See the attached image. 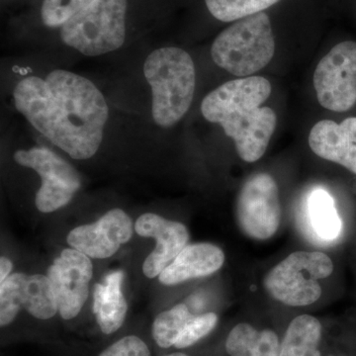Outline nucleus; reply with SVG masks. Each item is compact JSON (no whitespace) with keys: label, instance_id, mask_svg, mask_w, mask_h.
Returning <instances> with one entry per match:
<instances>
[{"label":"nucleus","instance_id":"a211bd4d","mask_svg":"<svg viewBox=\"0 0 356 356\" xmlns=\"http://www.w3.org/2000/svg\"><path fill=\"white\" fill-rule=\"evenodd\" d=\"M226 350L229 356H280V341L271 330L257 331L242 323L229 332Z\"/></svg>","mask_w":356,"mask_h":356},{"label":"nucleus","instance_id":"1a4fd4ad","mask_svg":"<svg viewBox=\"0 0 356 356\" xmlns=\"http://www.w3.org/2000/svg\"><path fill=\"white\" fill-rule=\"evenodd\" d=\"M314 88L324 108L346 112L356 103V43L341 42L318 63Z\"/></svg>","mask_w":356,"mask_h":356},{"label":"nucleus","instance_id":"6e6552de","mask_svg":"<svg viewBox=\"0 0 356 356\" xmlns=\"http://www.w3.org/2000/svg\"><path fill=\"white\" fill-rule=\"evenodd\" d=\"M236 217L241 231L252 240L275 235L281 221L280 191L268 173H257L243 184L236 199Z\"/></svg>","mask_w":356,"mask_h":356},{"label":"nucleus","instance_id":"0eeeda50","mask_svg":"<svg viewBox=\"0 0 356 356\" xmlns=\"http://www.w3.org/2000/svg\"><path fill=\"white\" fill-rule=\"evenodd\" d=\"M14 161L32 168L41 177V188L35 198L40 212L51 213L64 207L81 188V180L76 170L48 147L21 149L14 154Z\"/></svg>","mask_w":356,"mask_h":356},{"label":"nucleus","instance_id":"393cba45","mask_svg":"<svg viewBox=\"0 0 356 356\" xmlns=\"http://www.w3.org/2000/svg\"><path fill=\"white\" fill-rule=\"evenodd\" d=\"M166 356H188V355H184V353H172V355H166Z\"/></svg>","mask_w":356,"mask_h":356},{"label":"nucleus","instance_id":"f03ea898","mask_svg":"<svg viewBox=\"0 0 356 356\" xmlns=\"http://www.w3.org/2000/svg\"><path fill=\"white\" fill-rule=\"evenodd\" d=\"M271 89L264 77L248 76L222 84L201 104L204 118L222 126L235 142L240 158L247 163H254L264 156L275 131V112L261 107Z\"/></svg>","mask_w":356,"mask_h":356},{"label":"nucleus","instance_id":"7ed1b4c3","mask_svg":"<svg viewBox=\"0 0 356 356\" xmlns=\"http://www.w3.org/2000/svg\"><path fill=\"white\" fill-rule=\"evenodd\" d=\"M144 74L153 92L154 122L161 127H172L187 113L193 100V60L177 47L158 49L147 58Z\"/></svg>","mask_w":356,"mask_h":356},{"label":"nucleus","instance_id":"b1692460","mask_svg":"<svg viewBox=\"0 0 356 356\" xmlns=\"http://www.w3.org/2000/svg\"><path fill=\"white\" fill-rule=\"evenodd\" d=\"M13 268V264L10 259L6 257H1L0 259V283L3 282L10 275Z\"/></svg>","mask_w":356,"mask_h":356},{"label":"nucleus","instance_id":"39448f33","mask_svg":"<svg viewBox=\"0 0 356 356\" xmlns=\"http://www.w3.org/2000/svg\"><path fill=\"white\" fill-rule=\"evenodd\" d=\"M127 0H96L60 29L65 44L89 57L120 48L126 38Z\"/></svg>","mask_w":356,"mask_h":356},{"label":"nucleus","instance_id":"423d86ee","mask_svg":"<svg viewBox=\"0 0 356 356\" xmlns=\"http://www.w3.org/2000/svg\"><path fill=\"white\" fill-rule=\"evenodd\" d=\"M332 271V259L324 252H295L266 274L264 285L273 298L284 305L309 306L322 295L318 281Z\"/></svg>","mask_w":356,"mask_h":356},{"label":"nucleus","instance_id":"dca6fc26","mask_svg":"<svg viewBox=\"0 0 356 356\" xmlns=\"http://www.w3.org/2000/svg\"><path fill=\"white\" fill-rule=\"evenodd\" d=\"M225 262L221 248L209 243L187 245L175 261L159 274L163 285L179 284L184 281L206 277L216 273Z\"/></svg>","mask_w":356,"mask_h":356},{"label":"nucleus","instance_id":"4be33fe9","mask_svg":"<svg viewBox=\"0 0 356 356\" xmlns=\"http://www.w3.org/2000/svg\"><path fill=\"white\" fill-rule=\"evenodd\" d=\"M96 0H44L41 17L48 27H62Z\"/></svg>","mask_w":356,"mask_h":356},{"label":"nucleus","instance_id":"f8f14e48","mask_svg":"<svg viewBox=\"0 0 356 356\" xmlns=\"http://www.w3.org/2000/svg\"><path fill=\"white\" fill-rule=\"evenodd\" d=\"M133 222L127 213L112 209L93 224L70 232L67 243L91 259H108L132 238Z\"/></svg>","mask_w":356,"mask_h":356},{"label":"nucleus","instance_id":"f3484780","mask_svg":"<svg viewBox=\"0 0 356 356\" xmlns=\"http://www.w3.org/2000/svg\"><path fill=\"white\" fill-rule=\"evenodd\" d=\"M123 273L115 271L105 278L104 282L95 286L93 312L103 334L118 331L125 322L128 304L122 293Z\"/></svg>","mask_w":356,"mask_h":356},{"label":"nucleus","instance_id":"6ab92c4d","mask_svg":"<svg viewBox=\"0 0 356 356\" xmlns=\"http://www.w3.org/2000/svg\"><path fill=\"white\" fill-rule=\"evenodd\" d=\"M322 325L310 315L298 316L288 325L280 356H322L318 350Z\"/></svg>","mask_w":356,"mask_h":356},{"label":"nucleus","instance_id":"ddd939ff","mask_svg":"<svg viewBox=\"0 0 356 356\" xmlns=\"http://www.w3.org/2000/svg\"><path fill=\"white\" fill-rule=\"evenodd\" d=\"M135 231L138 235L153 238L156 242V248L143 266V271L149 278L159 276L186 247L189 240L188 231L184 224L153 213L142 215L136 222Z\"/></svg>","mask_w":356,"mask_h":356},{"label":"nucleus","instance_id":"20e7f679","mask_svg":"<svg viewBox=\"0 0 356 356\" xmlns=\"http://www.w3.org/2000/svg\"><path fill=\"white\" fill-rule=\"evenodd\" d=\"M274 53L273 27L264 11L236 21L218 35L211 48L215 64L240 77L266 67Z\"/></svg>","mask_w":356,"mask_h":356},{"label":"nucleus","instance_id":"2eb2a0df","mask_svg":"<svg viewBox=\"0 0 356 356\" xmlns=\"http://www.w3.org/2000/svg\"><path fill=\"white\" fill-rule=\"evenodd\" d=\"M309 145L320 158L339 163L356 175V117L341 124L318 122L309 135Z\"/></svg>","mask_w":356,"mask_h":356},{"label":"nucleus","instance_id":"aec40b11","mask_svg":"<svg viewBox=\"0 0 356 356\" xmlns=\"http://www.w3.org/2000/svg\"><path fill=\"white\" fill-rule=\"evenodd\" d=\"M307 210L316 236L325 242L336 240L341 234L343 222L331 194L323 188L314 189L307 200Z\"/></svg>","mask_w":356,"mask_h":356},{"label":"nucleus","instance_id":"9b49d317","mask_svg":"<svg viewBox=\"0 0 356 356\" xmlns=\"http://www.w3.org/2000/svg\"><path fill=\"white\" fill-rule=\"evenodd\" d=\"M90 259L74 250L65 248L48 270V277L57 300L58 313L65 320L79 315L88 298L89 282L92 280Z\"/></svg>","mask_w":356,"mask_h":356},{"label":"nucleus","instance_id":"9d476101","mask_svg":"<svg viewBox=\"0 0 356 356\" xmlns=\"http://www.w3.org/2000/svg\"><path fill=\"white\" fill-rule=\"evenodd\" d=\"M23 309L40 320L57 314V300L48 276L13 273L0 283V325L11 324Z\"/></svg>","mask_w":356,"mask_h":356},{"label":"nucleus","instance_id":"f257e3e1","mask_svg":"<svg viewBox=\"0 0 356 356\" xmlns=\"http://www.w3.org/2000/svg\"><path fill=\"white\" fill-rule=\"evenodd\" d=\"M13 97L33 127L72 159H90L99 149L108 106L86 77L64 70H53L46 79L26 77Z\"/></svg>","mask_w":356,"mask_h":356},{"label":"nucleus","instance_id":"5701e85b","mask_svg":"<svg viewBox=\"0 0 356 356\" xmlns=\"http://www.w3.org/2000/svg\"><path fill=\"white\" fill-rule=\"evenodd\" d=\"M99 356H151V353L140 337L128 336L111 344Z\"/></svg>","mask_w":356,"mask_h":356},{"label":"nucleus","instance_id":"4468645a","mask_svg":"<svg viewBox=\"0 0 356 356\" xmlns=\"http://www.w3.org/2000/svg\"><path fill=\"white\" fill-rule=\"evenodd\" d=\"M218 323L215 313L193 315L186 304L163 311L153 324V337L159 348H189L208 336Z\"/></svg>","mask_w":356,"mask_h":356},{"label":"nucleus","instance_id":"412c9836","mask_svg":"<svg viewBox=\"0 0 356 356\" xmlns=\"http://www.w3.org/2000/svg\"><path fill=\"white\" fill-rule=\"evenodd\" d=\"M280 0H205L209 13L222 22L238 21L262 13Z\"/></svg>","mask_w":356,"mask_h":356}]
</instances>
